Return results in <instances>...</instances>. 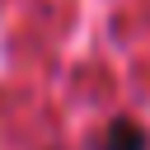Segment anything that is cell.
<instances>
[{"label":"cell","instance_id":"cell-1","mask_svg":"<svg viewBox=\"0 0 150 150\" xmlns=\"http://www.w3.org/2000/svg\"><path fill=\"white\" fill-rule=\"evenodd\" d=\"M94 150H150V136H145V127H141V122L117 117V122L103 131V141H98Z\"/></svg>","mask_w":150,"mask_h":150}]
</instances>
